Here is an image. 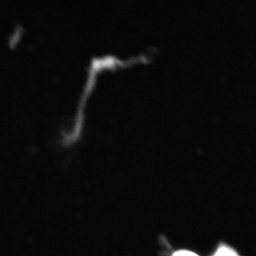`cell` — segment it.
<instances>
[{
  "mask_svg": "<svg viewBox=\"0 0 256 256\" xmlns=\"http://www.w3.org/2000/svg\"><path fill=\"white\" fill-rule=\"evenodd\" d=\"M213 256H240L233 249L228 247H222L217 250Z\"/></svg>",
  "mask_w": 256,
  "mask_h": 256,
  "instance_id": "obj_1",
  "label": "cell"
},
{
  "mask_svg": "<svg viewBox=\"0 0 256 256\" xmlns=\"http://www.w3.org/2000/svg\"><path fill=\"white\" fill-rule=\"evenodd\" d=\"M172 256H200L195 252H190V250H180L175 252Z\"/></svg>",
  "mask_w": 256,
  "mask_h": 256,
  "instance_id": "obj_2",
  "label": "cell"
}]
</instances>
